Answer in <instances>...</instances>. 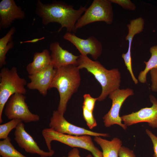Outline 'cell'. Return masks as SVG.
Masks as SVG:
<instances>
[{
	"mask_svg": "<svg viewBox=\"0 0 157 157\" xmlns=\"http://www.w3.org/2000/svg\"><path fill=\"white\" fill-rule=\"evenodd\" d=\"M144 24V20L141 17H139L130 21V23L127 25L128 32L125 38L126 40H128L129 42L128 51L126 53H123L122 55L125 65L135 84H138V81L135 76L132 70L131 56V43L134 36L143 31Z\"/></svg>",
	"mask_w": 157,
	"mask_h": 157,
	"instance_id": "14",
	"label": "cell"
},
{
	"mask_svg": "<svg viewBox=\"0 0 157 157\" xmlns=\"http://www.w3.org/2000/svg\"><path fill=\"white\" fill-rule=\"evenodd\" d=\"M63 38L72 44L81 55L87 56L90 54L94 60H96L102 54L101 43L93 36L84 39L77 37L74 33L67 32Z\"/></svg>",
	"mask_w": 157,
	"mask_h": 157,
	"instance_id": "11",
	"label": "cell"
},
{
	"mask_svg": "<svg viewBox=\"0 0 157 157\" xmlns=\"http://www.w3.org/2000/svg\"><path fill=\"white\" fill-rule=\"evenodd\" d=\"M84 101L83 106L89 111L93 112L97 98L92 97L90 94H85L83 96Z\"/></svg>",
	"mask_w": 157,
	"mask_h": 157,
	"instance_id": "24",
	"label": "cell"
},
{
	"mask_svg": "<svg viewBox=\"0 0 157 157\" xmlns=\"http://www.w3.org/2000/svg\"><path fill=\"white\" fill-rule=\"evenodd\" d=\"M64 115L57 110L53 112L49 124L50 128H52L56 132L69 135L80 136L88 135L92 136L108 137L107 133H98L88 130L76 126L68 122L65 119Z\"/></svg>",
	"mask_w": 157,
	"mask_h": 157,
	"instance_id": "9",
	"label": "cell"
},
{
	"mask_svg": "<svg viewBox=\"0 0 157 157\" xmlns=\"http://www.w3.org/2000/svg\"><path fill=\"white\" fill-rule=\"evenodd\" d=\"M14 135V139L19 147L27 152L36 154L41 157H51L54 153L53 149L48 152L41 149L33 137L26 131L22 121L15 128Z\"/></svg>",
	"mask_w": 157,
	"mask_h": 157,
	"instance_id": "12",
	"label": "cell"
},
{
	"mask_svg": "<svg viewBox=\"0 0 157 157\" xmlns=\"http://www.w3.org/2000/svg\"><path fill=\"white\" fill-rule=\"evenodd\" d=\"M56 71L53 65L46 69L36 74L29 75L30 82L27 83L30 90H37L43 96H46Z\"/></svg>",
	"mask_w": 157,
	"mask_h": 157,
	"instance_id": "13",
	"label": "cell"
},
{
	"mask_svg": "<svg viewBox=\"0 0 157 157\" xmlns=\"http://www.w3.org/2000/svg\"><path fill=\"white\" fill-rule=\"evenodd\" d=\"M112 3L110 0H94L77 21L76 28H81L96 22L103 21L108 24H111L113 19Z\"/></svg>",
	"mask_w": 157,
	"mask_h": 157,
	"instance_id": "6",
	"label": "cell"
},
{
	"mask_svg": "<svg viewBox=\"0 0 157 157\" xmlns=\"http://www.w3.org/2000/svg\"><path fill=\"white\" fill-rule=\"evenodd\" d=\"M15 31V27H12L4 36L0 39V67L6 64V55L13 48L14 42L12 41V35Z\"/></svg>",
	"mask_w": 157,
	"mask_h": 157,
	"instance_id": "19",
	"label": "cell"
},
{
	"mask_svg": "<svg viewBox=\"0 0 157 157\" xmlns=\"http://www.w3.org/2000/svg\"><path fill=\"white\" fill-rule=\"evenodd\" d=\"M149 98L152 104L151 107L142 108L138 111L121 117L126 126L146 122L152 128L157 129V100L152 95H150Z\"/></svg>",
	"mask_w": 157,
	"mask_h": 157,
	"instance_id": "10",
	"label": "cell"
},
{
	"mask_svg": "<svg viewBox=\"0 0 157 157\" xmlns=\"http://www.w3.org/2000/svg\"><path fill=\"white\" fill-rule=\"evenodd\" d=\"M42 134L49 151L51 149V142L57 141L72 147L81 148L90 151L94 157H103V153L94 145L90 135L74 136L55 131L52 128H45Z\"/></svg>",
	"mask_w": 157,
	"mask_h": 157,
	"instance_id": "5",
	"label": "cell"
},
{
	"mask_svg": "<svg viewBox=\"0 0 157 157\" xmlns=\"http://www.w3.org/2000/svg\"><path fill=\"white\" fill-rule=\"evenodd\" d=\"M0 123L3 109L7 102L13 94L18 93L25 94L26 93V80L19 75L16 67L11 69L4 67L0 72Z\"/></svg>",
	"mask_w": 157,
	"mask_h": 157,
	"instance_id": "4",
	"label": "cell"
},
{
	"mask_svg": "<svg viewBox=\"0 0 157 157\" xmlns=\"http://www.w3.org/2000/svg\"><path fill=\"white\" fill-rule=\"evenodd\" d=\"M52 65L51 58L49 51L44 49L41 52H36L33 61L26 66V70L29 75L42 71Z\"/></svg>",
	"mask_w": 157,
	"mask_h": 157,
	"instance_id": "17",
	"label": "cell"
},
{
	"mask_svg": "<svg viewBox=\"0 0 157 157\" xmlns=\"http://www.w3.org/2000/svg\"><path fill=\"white\" fill-rule=\"evenodd\" d=\"M111 3L119 5L123 8L131 10H134L136 6L134 3L130 0H110Z\"/></svg>",
	"mask_w": 157,
	"mask_h": 157,
	"instance_id": "25",
	"label": "cell"
},
{
	"mask_svg": "<svg viewBox=\"0 0 157 157\" xmlns=\"http://www.w3.org/2000/svg\"><path fill=\"white\" fill-rule=\"evenodd\" d=\"M82 108L83 117L89 129H92L97 125L93 112L89 111L83 106Z\"/></svg>",
	"mask_w": 157,
	"mask_h": 157,
	"instance_id": "23",
	"label": "cell"
},
{
	"mask_svg": "<svg viewBox=\"0 0 157 157\" xmlns=\"http://www.w3.org/2000/svg\"><path fill=\"white\" fill-rule=\"evenodd\" d=\"M149 72L152 83L151 90L153 92H157V67L151 69Z\"/></svg>",
	"mask_w": 157,
	"mask_h": 157,
	"instance_id": "26",
	"label": "cell"
},
{
	"mask_svg": "<svg viewBox=\"0 0 157 157\" xmlns=\"http://www.w3.org/2000/svg\"><path fill=\"white\" fill-rule=\"evenodd\" d=\"M26 99L24 94L18 93L10 97L5 104L4 110V114L8 119H20L25 123L39 120V116L29 110Z\"/></svg>",
	"mask_w": 157,
	"mask_h": 157,
	"instance_id": "7",
	"label": "cell"
},
{
	"mask_svg": "<svg viewBox=\"0 0 157 157\" xmlns=\"http://www.w3.org/2000/svg\"><path fill=\"white\" fill-rule=\"evenodd\" d=\"M45 38L44 37H43L40 38H37L33 39V40L27 41H25L21 42H20V44H22L23 43H35L37 42L40 40H43Z\"/></svg>",
	"mask_w": 157,
	"mask_h": 157,
	"instance_id": "30",
	"label": "cell"
},
{
	"mask_svg": "<svg viewBox=\"0 0 157 157\" xmlns=\"http://www.w3.org/2000/svg\"><path fill=\"white\" fill-rule=\"evenodd\" d=\"M77 66L80 69H86L101 85L102 91L97 97V101L104 100L111 92L119 89L121 75L118 69H107L99 62L92 60L87 56L81 54L78 60Z\"/></svg>",
	"mask_w": 157,
	"mask_h": 157,
	"instance_id": "3",
	"label": "cell"
},
{
	"mask_svg": "<svg viewBox=\"0 0 157 157\" xmlns=\"http://www.w3.org/2000/svg\"><path fill=\"white\" fill-rule=\"evenodd\" d=\"M25 13L14 0H2L0 2V28H7L16 19L25 17Z\"/></svg>",
	"mask_w": 157,
	"mask_h": 157,
	"instance_id": "15",
	"label": "cell"
},
{
	"mask_svg": "<svg viewBox=\"0 0 157 157\" xmlns=\"http://www.w3.org/2000/svg\"><path fill=\"white\" fill-rule=\"evenodd\" d=\"M94 141L101 147L103 157H119V152L122 146V141L117 138H114L111 141L95 136Z\"/></svg>",
	"mask_w": 157,
	"mask_h": 157,
	"instance_id": "18",
	"label": "cell"
},
{
	"mask_svg": "<svg viewBox=\"0 0 157 157\" xmlns=\"http://www.w3.org/2000/svg\"><path fill=\"white\" fill-rule=\"evenodd\" d=\"M147 135L150 138L153 145L154 157H157V136L148 129H146Z\"/></svg>",
	"mask_w": 157,
	"mask_h": 157,
	"instance_id": "27",
	"label": "cell"
},
{
	"mask_svg": "<svg viewBox=\"0 0 157 157\" xmlns=\"http://www.w3.org/2000/svg\"><path fill=\"white\" fill-rule=\"evenodd\" d=\"M134 94L133 90L130 88L117 89L108 95L112 101V105L109 111L103 117L104 126L106 127L116 124L126 130L127 126L122 123L119 115L121 107L124 101L129 97Z\"/></svg>",
	"mask_w": 157,
	"mask_h": 157,
	"instance_id": "8",
	"label": "cell"
},
{
	"mask_svg": "<svg viewBox=\"0 0 157 157\" xmlns=\"http://www.w3.org/2000/svg\"><path fill=\"white\" fill-rule=\"evenodd\" d=\"M51 51L52 65L57 69L63 66L70 65H77L79 56H76L68 51L63 49L58 42L51 43L49 47Z\"/></svg>",
	"mask_w": 157,
	"mask_h": 157,
	"instance_id": "16",
	"label": "cell"
},
{
	"mask_svg": "<svg viewBox=\"0 0 157 157\" xmlns=\"http://www.w3.org/2000/svg\"><path fill=\"white\" fill-rule=\"evenodd\" d=\"M87 8L86 6H85L75 9L73 6L64 2L54 1L51 3L44 4L38 0L35 13L41 18L44 25L52 22L58 23L61 25L58 32L65 28L67 32L74 33L77 30L76 23Z\"/></svg>",
	"mask_w": 157,
	"mask_h": 157,
	"instance_id": "1",
	"label": "cell"
},
{
	"mask_svg": "<svg viewBox=\"0 0 157 157\" xmlns=\"http://www.w3.org/2000/svg\"><path fill=\"white\" fill-rule=\"evenodd\" d=\"M79 151L77 148H74L68 153L67 156H62L61 157H81L79 155ZM86 157H92L90 154H88Z\"/></svg>",
	"mask_w": 157,
	"mask_h": 157,
	"instance_id": "29",
	"label": "cell"
},
{
	"mask_svg": "<svg viewBox=\"0 0 157 157\" xmlns=\"http://www.w3.org/2000/svg\"><path fill=\"white\" fill-rule=\"evenodd\" d=\"M119 157H136L133 151L129 148L122 146L119 152Z\"/></svg>",
	"mask_w": 157,
	"mask_h": 157,
	"instance_id": "28",
	"label": "cell"
},
{
	"mask_svg": "<svg viewBox=\"0 0 157 157\" xmlns=\"http://www.w3.org/2000/svg\"><path fill=\"white\" fill-rule=\"evenodd\" d=\"M0 155L1 157H27L15 148L9 137L0 141Z\"/></svg>",
	"mask_w": 157,
	"mask_h": 157,
	"instance_id": "21",
	"label": "cell"
},
{
	"mask_svg": "<svg viewBox=\"0 0 157 157\" xmlns=\"http://www.w3.org/2000/svg\"><path fill=\"white\" fill-rule=\"evenodd\" d=\"M0 157H1V156Z\"/></svg>",
	"mask_w": 157,
	"mask_h": 157,
	"instance_id": "31",
	"label": "cell"
},
{
	"mask_svg": "<svg viewBox=\"0 0 157 157\" xmlns=\"http://www.w3.org/2000/svg\"><path fill=\"white\" fill-rule=\"evenodd\" d=\"M21 121L22 120L20 119H13L7 123L1 124L0 139L4 140L8 138V134L11 131L15 129Z\"/></svg>",
	"mask_w": 157,
	"mask_h": 157,
	"instance_id": "22",
	"label": "cell"
},
{
	"mask_svg": "<svg viewBox=\"0 0 157 157\" xmlns=\"http://www.w3.org/2000/svg\"><path fill=\"white\" fill-rule=\"evenodd\" d=\"M80 69L77 65H70L56 69V71L50 85L49 90L56 88L60 96L57 110L64 115L67 104L73 94L76 92L81 81Z\"/></svg>",
	"mask_w": 157,
	"mask_h": 157,
	"instance_id": "2",
	"label": "cell"
},
{
	"mask_svg": "<svg viewBox=\"0 0 157 157\" xmlns=\"http://www.w3.org/2000/svg\"><path fill=\"white\" fill-rule=\"evenodd\" d=\"M150 51L151 56L147 61H144L146 65L145 68L140 72L138 77V81L142 83H145L147 82L148 73L151 69L157 67V45L151 47Z\"/></svg>",
	"mask_w": 157,
	"mask_h": 157,
	"instance_id": "20",
	"label": "cell"
}]
</instances>
